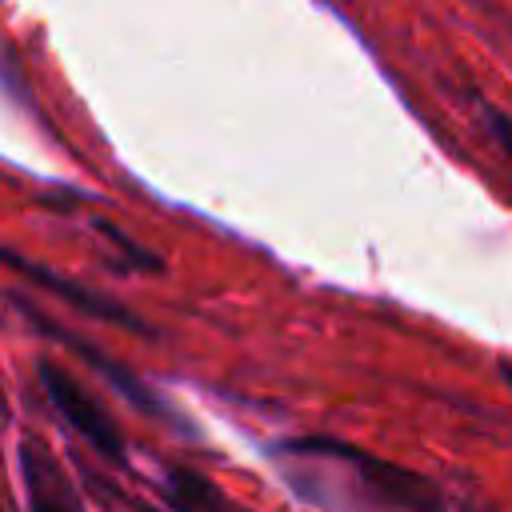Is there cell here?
<instances>
[{
    "mask_svg": "<svg viewBox=\"0 0 512 512\" xmlns=\"http://www.w3.org/2000/svg\"><path fill=\"white\" fill-rule=\"evenodd\" d=\"M36 376H40V388H44L48 404L60 412V420H64L84 444H92V448H96L100 456H108V460H124V440H120L116 420L108 416V408H104L68 368H60V364H52V360H40Z\"/></svg>",
    "mask_w": 512,
    "mask_h": 512,
    "instance_id": "6da1fadb",
    "label": "cell"
},
{
    "mask_svg": "<svg viewBox=\"0 0 512 512\" xmlns=\"http://www.w3.org/2000/svg\"><path fill=\"white\" fill-rule=\"evenodd\" d=\"M292 448H300V452H320V456H336V460L356 464V472L364 476V484H372V492H376L380 500L396 504V508H408V512H432V508H436L432 488H428L420 476H412V472H404V468H396V464H388V460H376V456H368V452H360V448L332 444V440H304V444H292Z\"/></svg>",
    "mask_w": 512,
    "mask_h": 512,
    "instance_id": "7a4b0ae2",
    "label": "cell"
},
{
    "mask_svg": "<svg viewBox=\"0 0 512 512\" xmlns=\"http://www.w3.org/2000/svg\"><path fill=\"white\" fill-rule=\"evenodd\" d=\"M8 264H12L24 280L40 284L44 292L60 296L64 304L80 308V312H84V316H92V320H104V324H120V328L148 332V328L136 320V312H128L120 300H112V296H104V292H96V288H84V284H76V280H68V276H60V272H52V268H44V264H32V260H24L20 252H8Z\"/></svg>",
    "mask_w": 512,
    "mask_h": 512,
    "instance_id": "3957f363",
    "label": "cell"
},
{
    "mask_svg": "<svg viewBox=\"0 0 512 512\" xmlns=\"http://www.w3.org/2000/svg\"><path fill=\"white\" fill-rule=\"evenodd\" d=\"M20 472H24V488H28V512H84L72 480L64 476V468L56 464V456L24 436L20 440Z\"/></svg>",
    "mask_w": 512,
    "mask_h": 512,
    "instance_id": "277c9868",
    "label": "cell"
},
{
    "mask_svg": "<svg viewBox=\"0 0 512 512\" xmlns=\"http://www.w3.org/2000/svg\"><path fill=\"white\" fill-rule=\"evenodd\" d=\"M160 496H164L168 512H236L224 500V492L192 468H168L160 480Z\"/></svg>",
    "mask_w": 512,
    "mask_h": 512,
    "instance_id": "5b68a950",
    "label": "cell"
},
{
    "mask_svg": "<svg viewBox=\"0 0 512 512\" xmlns=\"http://www.w3.org/2000/svg\"><path fill=\"white\" fill-rule=\"evenodd\" d=\"M28 320H36V328H40V332H48L52 340H60V344H68V348H72L76 356H84V360H88L92 368H100V372H104V376H108V380H112V384H116L120 392H128V396H132V404H140V408H148V412H156V404H152V396H148V392L140 388V380H136V376H132L128 368H120L116 360H108V356H104L100 348H92L88 340H80V336H72V332H64V328H52V324H48L44 316H36L32 308H28Z\"/></svg>",
    "mask_w": 512,
    "mask_h": 512,
    "instance_id": "8992f818",
    "label": "cell"
}]
</instances>
